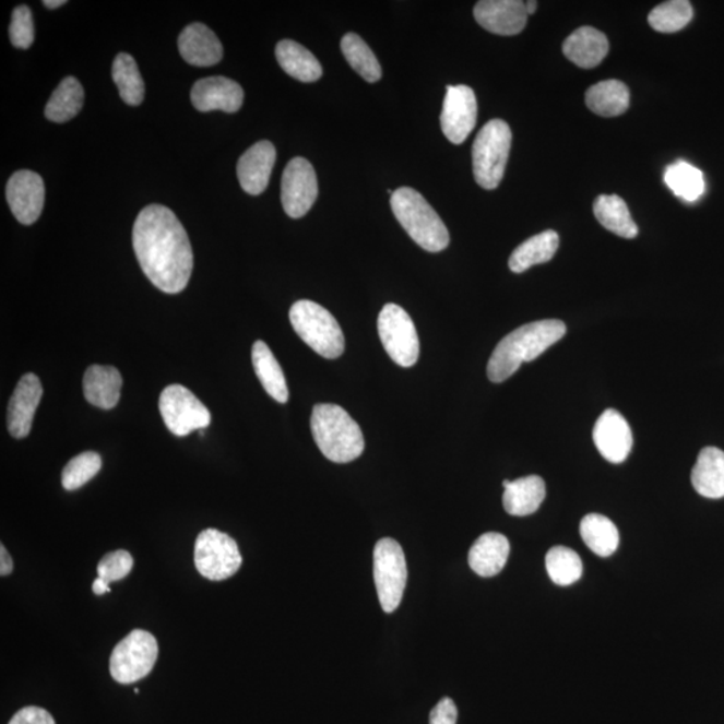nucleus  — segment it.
<instances>
[{
    "mask_svg": "<svg viewBox=\"0 0 724 724\" xmlns=\"http://www.w3.org/2000/svg\"><path fill=\"white\" fill-rule=\"evenodd\" d=\"M133 249L153 285L167 294L185 290L193 252L186 228L173 211L161 204L141 211L133 226Z\"/></svg>",
    "mask_w": 724,
    "mask_h": 724,
    "instance_id": "f257e3e1",
    "label": "nucleus"
},
{
    "mask_svg": "<svg viewBox=\"0 0 724 724\" xmlns=\"http://www.w3.org/2000/svg\"><path fill=\"white\" fill-rule=\"evenodd\" d=\"M567 333V325L559 320L527 323L506 335L492 352L487 365V376L492 382H503L520 369L523 363L535 360Z\"/></svg>",
    "mask_w": 724,
    "mask_h": 724,
    "instance_id": "f03ea898",
    "label": "nucleus"
},
{
    "mask_svg": "<svg viewBox=\"0 0 724 724\" xmlns=\"http://www.w3.org/2000/svg\"><path fill=\"white\" fill-rule=\"evenodd\" d=\"M311 434L323 456L334 463H349L365 449L360 426L335 404H317L310 419Z\"/></svg>",
    "mask_w": 724,
    "mask_h": 724,
    "instance_id": "7ed1b4c3",
    "label": "nucleus"
},
{
    "mask_svg": "<svg viewBox=\"0 0 724 724\" xmlns=\"http://www.w3.org/2000/svg\"><path fill=\"white\" fill-rule=\"evenodd\" d=\"M391 207L400 225L422 249L440 252L449 247V229L420 192L410 187L399 188L391 198Z\"/></svg>",
    "mask_w": 724,
    "mask_h": 724,
    "instance_id": "20e7f679",
    "label": "nucleus"
},
{
    "mask_svg": "<svg viewBox=\"0 0 724 724\" xmlns=\"http://www.w3.org/2000/svg\"><path fill=\"white\" fill-rule=\"evenodd\" d=\"M288 317L294 331L318 355L328 360L343 356L345 351L343 329L331 311L313 301L302 299L292 306Z\"/></svg>",
    "mask_w": 724,
    "mask_h": 724,
    "instance_id": "39448f33",
    "label": "nucleus"
},
{
    "mask_svg": "<svg viewBox=\"0 0 724 724\" xmlns=\"http://www.w3.org/2000/svg\"><path fill=\"white\" fill-rule=\"evenodd\" d=\"M513 133L508 122L491 120L480 129L473 145V169L476 182L485 190H496L508 166Z\"/></svg>",
    "mask_w": 724,
    "mask_h": 724,
    "instance_id": "423d86ee",
    "label": "nucleus"
},
{
    "mask_svg": "<svg viewBox=\"0 0 724 724\" xmlns=\"http://www.w3.org/2000/svg\"><path fill=\"white\" fill-rule=\"evenodd\" d=\"M375 584L385 614H393L402 604L408 572L402 546L392 538H382L373 551Z\"/></svg>",
    "mask_w": 724,
    "mask_h": 724,
    "instance_id": "0eeeda50",
    "label": "nucleus"
},
{
    "mask_svg": "<svg viewBox=\"0 0 724 724\" xmlns=\"http://www.w3.org/2000/svg\"><path fill=\"white\" fill-rule=\"evenodd\" d=\"M158 657L155 636L134 629L115 646L110 656V675L121 685H132L151 674Z\"/></svg>",
    "mask_w": 724,
    "mask_h": 724,
    "instance_id": "6e6552de",
    "label": "nucleus"
},
{
    "mask_svg": "<svg viewBox=\"0 0 724 724\" xmlns=\"http://www.w3.org/2000/svg\"><path fill=\"white\" fill-rule=\"evenodd\" d=\"M381 344L400 367L410 368L419 360L420 341L412 318L399 305L387 304L378 320Z\"/></svg>",
    "mask_w": 724,
    "mask_h": 724,
    "instance_id": "1a4fd4ad",
    "label": "nucleus"
},
{
    "mask_svg": "<svg viewBox=\"0 0 724 724\" xmlns=\"http://www.w3.org/2000/svg\"><path fill=\"white\" fill-rule=\"evenodd\" d=\"M238 544L226 533L207 529L200 533L195 544V567L198 572L211 581L229 579L241 567Z\"/></svg>",
    "mask_w": 724,
    "mask_h": 724,
    "instance_id": "9d476101",
    "label": "nucleus"
},
{
    "mask_svg": "<svg viewBox=\"0 0 724 724\" xmlns=\"http://www.w3.org/2000/svg\"><path fill=\"white\" fill-rule=\"evenodd\" d=\"M158 410L176 437H187L197 429L207 428L211 423L207 407L188 388L179 384L169 385L162 392Z\"/></svg>",
    "mask_w": 724,
    "mask_h": 724,
    "instance_id": "9b49d317",
    "label": "nucleus"
},
{
    "mask_svg": "<svg viewBox=\"0 0 724 724\" xmlns=\"http://www.w3.org/2000/svg\"><path fill=\"white\" fill-rule=\"evenodd\" d=\"M318 197V181L313 166L304 157L293 158L282 178V205L293 219L308 214Z\"/></svg>",
    "mask_w": 724,
    "mask_h": 724,
    "instance_id": "f8f14e48",
    "label": "nucleus"
},
{
    "mask_svg": "<svg viewBox=\"0 0 724 724\" xmlns=\"http://www.w3.org/2000/svg\"><path fill=\"white\" fill-rule=\"evenodd\" d=\"M478 119V103L467 85L447 86L443 110L440 115L441 131L452 144H463L474 131Z\"/></svg>",
    "mask_w": 724,
    "mask_h": 724,
    "instance_id": "ddd939ff",
    "label": "nucleus"
},
{
    "mask_svg": "<svg viewBox=\"0 0 724 724\" xmlns=\"http://www.w3.org/2000/svg\"><path fill=\"white\" fill-rule=\"evenodd\" d=\"M5 197L16 221L22 225H33L43 214L45 182L33 170H17L8 182Z\"/></svg>",
    "mask_w": 724,
    "mask_h": 724,
    "instance_id": "4468645a",
    "label": "nucleus"
},
{
    "mask_svg": "<svg viewBox=\"0 0 724 724\" xmlns=\"http://www.w3.org/2000/svg\"><path fill=\"white\" fill-rule=\"evenodd\" d=\"M593 440L598 452L610 463H622L632 451L631 427L620 412L615 410H606L598 417L593 429Z\"/></svg>",
    "mask_w": 724,
    "mask_h": 724,
    "instance_id": "2eb2a0df",
    "label": "nucleus"
},
{
    "mask_svg": "<svg viewBox=\"0 0 724 724\" xmlns=\"http://www.w3.org/2000/svg\"><path fill=\"white\" fill-rule=\"evenodd\" d=\"M474 16L487 32L517 35L525 28L529 14L521 0H482L475 4Z\"/></svg>",
    "mask_w": 724,
    "mask_h": 724,
    "instance_id": "dca6fc26",
    "label": "nucleus"
},
{
    "mask_svg": "<svg viewBox=\"0 0 724 724\" xmlns=\"http://www.w3.org/2000/svg\"><path fill=\"white\" fill-rule=\"evenodd\" d=\"M43 394V384L34 373L23 376L17 382L8 410V427L11 437L15 439L28 437Z\"/></svg>",
    "mask_w": 724,
    "mask_h": 724,
    "instance_id": "f3484780",
    "label": "nucleus"
},
{
    "mask_svg": "<svg viewBox=\"0 0 724 724\" xmlns=\"http://www.w3.org/2000/svg\"><path fill=\"white\" fill-rule=\"evenodd\" d=\"M191 99L199 111L223 110L235 114L244 105L245 92L237 82L226 76H210L193 85Z\"/></svg>",
    "mask_w": 724,
    "mask_h": 724,
    "instance_id": "a211bd4d",
    "label": "nucleus"
},
{
    "mask_svg": "<svg viewBox=\"0 0 724 724\" xmlns=\"http://www.w3.org/2000/svg\"><path fill=\"white\" fill-rule=\"evenodd\" d=\"M275 161V146L270 141H259L247 150L238 162L241 188L250 195H261L272 178Z\"/></svg>",
    "mask_w": 724,
    "mask_h": 724,
    "instance_id": "6ab92c4d",
    "label": "nucleus"
},
{
    "mask_svg": "<svg viewBox=\"0 0 724 724\" xmlns=\"http://www.w3.org/2000/svg\"><path fill=\"white\" fill-rule=\"evenodd\" d=\"M179 50L185 61L193 67H214L223 58L219 38L202 23H192L181 32Z\"/></svg>",
    "mask_w": 724,
    "mask_h": 724,
    "instance_id": "aec40b11",
    "label": "nucleus"
},
{
    "mask_svg": "<svg viewBox=\"0 0 724 724\" xmlns=\"http://www.w3.org/2000/svg\"><path fill=\"white\" fill-rule=\"evenodd\" d=\"M563 55L581 69L598 67L608 56L609 43L606 35L597 28L584 26L569 35L563 43Z\"/></svg>",
    "mask_w": 724,
    "mask_h": 724,
    "instance_id": "412c9836",
    "label": "nucleus"
},
{
    "mask_svg": "<svg viewBox=\"0 0 724 724\" xmlns=\"http://www.w3.org/2000/svg\"><path fill=\"white\" fill-rule=\"evenodd\" d=\"M510 555V543L503 534L480 535L468 553L470 568L480 577H494L502 572Z\"/></svg>",
    "mask_w": 724,
    "mask_h": 724,
    "instance_id": "4be33fe9",
    "label": "nucleus"
},
{
    "mask_svg": "<svg viewBox=\"0 0 724 724\" xmlns=\"http://www.w3.org/2000/svg\"><path fill=\"white\" fill-rule=\"evenodd\" d=\"M503 508L510 515L526 517L539 509L546 497L545 482L530 475L517 480H503Z\"/></svg>",
    "mask_w": 724,
    "mask_h": 724,
    "instance_id": "5701e85b",
    "label": "nucleus"
},
{
    "mask_svg": "<svg viewBox=\"0 0 724 724\" xmlns=\"http://www.w3.org/2000/svg\"><path fill=\"white\" fill-rule=\"evenodd\" d=\"M122 378L119 369L92 365L84 376V394L94 407L115 408L120 402Z\"/></svg>",
    "mask_w": 724,
    "mask_h": 724,
    "instance_id": "b1692460",
    "label": "nucleus"
},
{
    "mask_svg": "<svg viewBox=\"0 0 724 724\" xmlns=\"http://www.w3.org/2000/svg\"><path fill=\"white\" fill-rule=\"evenodd\" d=\"M692 486L700 496L724 498V452L715 447L700 451L691 474Z\"/></svg>",
    "mask_w": 724,
    "mask_h": 724,
    "instance_id": "393cba45",
    "label": "nucleus"
},
{
    "mask_svg": "<svg viewBox=\"0 0 724 724\" xmlns=\"http://www.w3.org/2000/svg\"><path fill=\"white\" fill-rule=\"evenodd\" d=\"M252 367L256 369L257 378L261 381L264 391L272 396L275 402L286 404L288 400V388L284 370L276 361L273 352L266 343L259 340L252 345L251 351Z\"/></svg>",
    "mask_w": 724,
    "mask_h": 724,
    "instance_id": "a878e982",
    "label": "nucleus"
},
{
    "mask_svg": "<svg viewBox=\"0 0 724 724\" xmlns=\"http://www.w3.org/2000/svg\"><path fill=\"white\" fill-rule=\"evenodd\" d=\"M276 60L288 75L301 82H316L322 76V67L313 52L290 39L281 40L275 49Z\"/></svg>",
    "mask_w": 724,
    "mask_h": 724,
    "instance_id": "bb28decb",
    "label": "nucleus"
},
{
    "mask_svg": "<svg viewBox=\"0 0 724 724\" xmlns=\"http://www.w3.org/2000/svg\"><path fill=\"white\" fill-rule=\"evenodd\" d=\"M559 246V237L553 229L534 235L518 246L509 259L511 272L521 274L535 264L551 261Z\"/></svg>",
    "mask_w": 724,
    "mask_h": 724,
    "instance_id": "cd10ccee",
    "label": "nucleus"
},
{
    "mask_svg": "<svg viewBox=\"0 0 724 724\" xmlns=\"http://www.w3.org/2000/svg\"><path fill=\"white\" fill-rule=\"evenodd\" d=\"M589 109L602 117L626 114L631 104V93L621 81L608 80L589 87L585 96Z\"/></svg>",
    "mask_w": 724,
    "mask_h": 724,
    "instance_id": "c85d7f7f",
    "label": "nucleus"
},
{
    "mask_svg": "<svg viewBox=\"0 0 724 724\" xmlns=\"http://www.w3.org/2000/svg\"><path fill=\"white\" fill-rule=\"evenodd\" d=\"M594 216L608 232L621 238L638 237L639 228L629 214L628 205L620 197L602 195L593 204Z\"/></svg>",
    "mask_w": 724,
    "mask_h": 724,
    "instance_id": "c756f323",
    "label": "nucleus"
},
{
    "mask_svg": "<svg viewBox=\"0 0 724 724\" xmlns=\"http://www.w3.org/2000/svg\"><path fill=\"white\" fill-rule=\"evenodd\" d=\"M580 533L589 549L600 557L614 555L620 544L619 530L604 515H586L581 521Z\"/></svg>",
    "mask_w": 724,
    "mask_h": 724,
    "instance_id": "7c9ffc66",
    "label": "nucleus"
},
{
    "mask_svg": "<svg viewBox=\"0 0 724 724\" xmlns=\"http://www.w3.org/2000/svg\"><path fill=\"white\" fill-rule=\"evenodd\" d=\"M84 106V87L74 76H68L60 85L46 105L45 116L47 120L63 123L74 119Z\"/></svg>",
    "mask_w": 724,
    "mask_h": 724,
    "instance_id": "2f4dec72",
    "label": "nucleus"
},
{
    "mask_svg": "<svg viewBox=\"0 0 724 724\" xmlns=\"http://www.w3.org/2000/svg\"><path fill=\"white\" fill-rule=\"evenodd\" d=\"M341 50L347 63L369 84H375L381 79L382 70L375 52L365 40L355 33L346 34L341 40Z\"/></svg>",
    "mask_w": 724,
    "mask_h": 724,
    "instance_id": "473e14b6",
    "label": "nucleus"
},
{
    "mask_svg": "<svg viewBox=\"0 0 724 724\" xmlns=\"http://www.w3.org/2000/svg\"><path fill=\"white\" fill-rule=\"evenodd\" d=\"M111 76H114V81L117 87H119L123 103L131 106H138L143 103L145 96L144 81L140 74L138 63L133 60L132 56L127 55V52H120L116 57L114 68H111Z\"/></svg>",
    "mask_w": 724,
    "mask_h": 724,
    "instance_id": "72a5a7b5",
    "label": "nucleus"
},
{
    "mask_svg": "<svg viewBox=\"0 0 724 724\" xmlns=\"http://www.w3.org/2000/svg\"><path fill=\"white\" fill-rule=\"evenodd\" d=\"M664 181L676 197L686 202H695L705 190L702 170L686 162H676L665 169Z\"/></svg>",
    "mask_w": 724,
    "mask_h": 724,
    "instance_id": "f704fd0d",
    "label": "nucleus"
},
{
    "mask_svg": "<svg viewBox=\"0 0 724 724\" xmlns=\"http://www.w3.org/2000/svg\"><path fill=\"white\" fill-rule=\"evenodd\" d=\"M546 570L555 584L569 586L579 581L582 575V562L577 553L569 547L555 546L547 551Z\"/></svg>",
    "mask_w": 724,
    "mask_h": 724,
    "instance_id": "c9c22d12",
    "label": "nucleus"
},
{
    "mask_svg": "<svg viewBox=\"0 0 724 724\" xmlns=\"http://www.w3.org/2000/svg\"><path fill=\"white\" fill-rule=\"evenodd\" d=\"M693 9L687 0H669L656 5L649 15V23L658 33H676L691 22Z\"/></svg>",
    "mask_w": 724,
    "mask_h": 724,
    "instance_id": "e433bc0d",
    "label": "nucleus"
},
{
    "mask_svg": "<svg viewBox=\"0 0 724 724\" xmlns=\"http://www.w3.org/2000/svg\"><path fill=\"white\" fill-rule=\"evenodd\" d=\"M103 467V459L97 452L86 451L70 461L62 471L64 490L74 491L85 486Z\"/></svg>",
    "mask_w": 724,
    "mask_h": 724,
    "instance_id": "4c0bfd02",
    "label": "nucleus"
},
{
    "mask_svg": "<svg viewBox=\"0 0 724 724\" xmlns=\"http://www.w3.org/2000/svg\"><path fill=\"white\" fill-rule=\"evenodd\" d=\"M133 557L127 550L108 553L98 563L97 573L105 582H116L126 579L132 572Z\"/></svg>",
    "mask_w": 724,
    "mask_h": 724,
    "instance_id": "58836bf2",
    "label": "nucleus"
},
{
    "mask_svg": "<svg viewBox=\"0 0 724 724\" xmlns=\"http://www.w3.org/2000/svg\"><path fill=\"white\" fill-rule=\"evenodd\" d=\"M35 28L33 14L27 5H20L13 11L10 25V39L17 49H28L34 43Z\"/></svg>",
    "mask_w": 724,
    "mask_h": 724,
    "instance_id": "ea45409f",
    "label": "nucleus"
},
{
    "mask_svg": "<svg viewBox=\"0 0 724 724\" xmlns=\"http://www.w3.org/2000/svg\"><path fill=\"white\" fill-rule=\"evenodd\" d=\"M456 721L458 709L450 698L441 699L429 715V724H456Z\"/></svg>",
    "mask_w": 724,
    "mask_h": 724,
    "instance_id": "a19ab883",
    "label": "nucleus"
},
{
    "mask_svg": "<svg viewBox=\"0 0 724 724\" xmlns=\"http://www.w3.org/2000/svg\"><path fill=\"white\" fill-rule=\"evenodd\" d=\"M9 724H56V722L46 710L31 705L17 711Z\"/></svg>",
    "mask_w": 724,
    "mask_h": 724,
    "instance_id": "79ce46f5",
    "label": "nucleus"
},
{
    "mask_svg": "<svg viewBox=\"0 0 724 724\" xmlns=\"http://www.w3.org/2000/svg\"><path fill=\"white\" fill-rule=\"evenodd\" d=\"M13 569V559H11L9 551L5 550V547L2 545V547H0V575L4 577L11 574Z\"/></svg>",
    "mask_w": 724,
    "mask_h": 724,
    "instance_id": "37998d69",
    "label": "nucleus"
},
{
    "mask_svg": "<svg viewBox=\"0 0 724 724\" xmlns=\"http://www.w3.org/2000/svg\"><path fill=\"white\" fill-rule=\"evenodd\" d=\"M93 593L97 594V596H103L105 593L110 592V587L108 582H105L103 579H98L93 582Z\"/></svg>",
    "mask_w": 724,
    "mask_h": 724,
    "instance_id": "c03bdc74",
    "label": "nucleus"
},
{
    "mask_svg": "<svg viewBox=\"0 0 724 724\" xmlns=\"http://www.w3.org/2000/svg\"><path fill=\"white\" fill-rule=\"evenodd\" d=\"M67 4L64 0H45L44 5H46L47 9H58L61 8V5Z\"/></svg>",
    "mask_w": 724,
    "mask_h": 724,
    "instance_id": "a18cd8bd",
    "label": "nucleus"
},
{
    "mask_svg": "<svg viewBox=\"0 0 724 724\" xmlns=\"http://www.w3.org/2000/svg\"><path fill=\"white\" fill-rule=\"evenodd\" d=\"M525 4H526V11H527L529 15H532V14L535 13V11H537V5H538L537 2H533V0H530V2H525Z\"/></svg>",
    "mask_w": 724,
    "mask_h": 724,
    "instance_id": "49530a36",
    "label": "nucleus"
}]
</instances>
